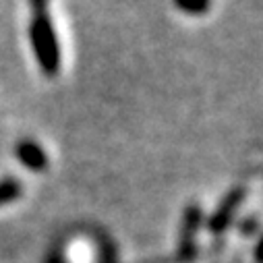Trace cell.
Masks as SVG:
<instances>
[{
  "mask_svg": "<svg viewBox=\"0 0 263 263\" xmlns=\"http://www.w3.org/2000/svg\"><path fill=\"white\" fill-rule=\"evenodd\" d=\"M33 17L29 23V40L35 52V60L46 77H56L60 69V44L50 17V5L29 7Z\"/></svg>",
  "mask_w": 263,
  "mask_h": 263,
  "instance_id": "1",
  "label": "cell"
},
{
  "mask_svg": "<svg viewBox=\"0 0 263 263\" xmlns=\"http://www.w3.org/2000/svg\"><path fill=\"white\" fill-rule=\"evenodd\" d=\"M242 199H245V189H242V186L232 189V191L224 197V201L218 205V210L212 214V218H210V222H208V226H210V230H212L214 234H220V232H224V230L230 226V222H232L236 210L240 208Z\"/></svg>",
  "mask_w": 263,
  "mask_h": 263,
  "instance_id": "2",
  "label": "cell"
},
{
  "mask_svg": "<svg viewBox=\"0 0 263 263\" xmlns=\"http://www.w3.org/2000/svg\"><path fill=\"white\" fill-rule=\"evenodd\" d=\"M201 210L197 205H189L184 212V224H182V234H180V251L178 257L189 261L195 255V234L201 224Z\"/></svg>",
  "mask_w": 263,
  "mask_h": 263,
  "instance_id": "3",
  "label": "cell"
},
{
  "mask_svg": "<svg viewBox=\"0 0 263 263\" xmlns=\"http://www.w3.org/2000/svg\"><path fill=\"white\" fill-rule=\"evenodd\" d=\"M15 156L17 160L27 168V170H33V172H44L48 168V156L46 152L35 143V141H21L15 149Z\"/></svg>",
  "mask_w": 263,
  "mask_h": 263,
  "instance_id": "4",
  "label": "cell"
},
{
  "mask_svg": "<svg viewBox=\"0 0 263 263\" xmlns=\"http://www.w3.org/2000/svg\"><path fill=\"white\" fill-rule=\"evenodd\" d=\"M23 193V184L19 178H5L0 180V208L13 203L15 199H19Z\"/></svg>",
  "mask_w": 263,
  "mask_h": 263,
  "instance_id": "5",
  "label": "cell"
},
{
  "mask_svg": "<svg viewBox=\"0 0 263 263\" xmlns=\"http://www.w3.org/2000/svg\"><path fill=\"white\" fill-rule=\"evenodd\" d=\"M174 7L186 15H205L212 7V0H174Z\"/></svg>",
  "mask_w": 263,
  "mask_h": 263,
  "instance_id": "6",
  "label": "cell"
}]
</instances>
